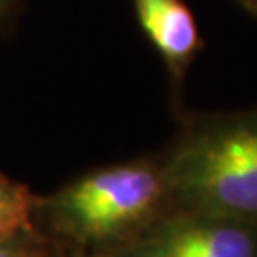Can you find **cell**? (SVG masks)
<instances>
[{"label":"cell","instance_id":"obj_2","mask_svg":"<svg viewBox=\"0 0 257 257\" xmlns=\"http://www.w3.org/2000/svg\"><path fill=\"white\" fill-rule=\"evenodd\" d=\"M164 193L162 174L147 166H118L65 189L55 198V215L76 238H114L145 219Z\"/></svg>","mask_w":257,"mask_h":257},{"label":"cell","instance_id":"obj_6","mask_svg":"<svg viewBox=\"0 0 257 257\" xmlns=\"http://www.w3.org/2000/svg\"><path fill=\"white\" fill-rule=\"evenodd\" d=\"M0 257H27L23 251L12 248V246H6L4 242H0Z\"/></svg>","mask_w":257,"mask_h":257},{"label":"cell","instance_id":"obj_4","mask_svg":"<svg viewBox=\"0 0 257 257\" xmlns=\"http://www.w3.org/2000/svg\"><path fill=\"white\" fill-rule=\"evenodd\" d=\"M134 4L149 40L166 59L170 71L181 74L200 48L191 10L181 0H134Z\"/></svg>","mask_w":257,"mask_h":257},{"label":"cell","instance_id":"obj_7","mask_svg":"<svg viewBox=\"0 0 257 257\" xmlns=\"http://www.w3.org/2000/svg\"><path fill=\"white\" fill-rule=\"evenodd\" d=\"M8 2H10V0H0V10L6 8V6H8Z\"/></svg>","mask_w":257,"mask_h":257},{"label":"cell","instance_id":"obj_1","mask_svg":"<svg viewBox=\"0 0 257 257\" xmlns=\"http://www.w3.org/2000/svg\"><path fill=\"white\" fill-rule=\"evenodd\" d=\"M162 181L191 213L257 219V110L193 132L175 149Z\"/></svg>","mask_w":257,"mask_h":257},{"label":"cell","instance_id":"obj_5","mask_svg":"<svg viewBox=\"0 0 257 257\" xmlns=\"http://www.w3.org/2000/svg\"><path fill=\"white\" fill-rule=\"evenodd\" d=\"M31 196L19 185L0 179V242L29 225Z\"/></svg>","mask_w":257,"mask_h":257},{"label":"cell","instance_id":"obj_3","mask_svg":"<svg viewBox=\"0 0 257 257\" xmlns=\"http://www.w3.org/2000/svg\"><path fill=\"white\" fill-rule=\"evenodd\" d=\"M130 257H257L251 223L187 213L164 223Z\"/></svg>","mask_w":257,"mask_h":257}]
</instances>
